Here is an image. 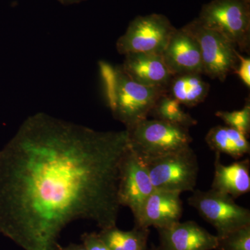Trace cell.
I'll return each mask as SVG.
<instances>
[{"instance_id": "3957f363", "label": "cell", "mask_w": 250, "mask_h": 250, "mask_svg": "<svg viewBox=\"0 0 250 250\" xmlns=\"http://www.w3.org/2000/svg\"><path fill=\"white\" fill-rule=\"evenodd\" d=\"M129 147L143 161L190 147L188 128L158 119H146L126 128Z\"/></svg>"}, {"instance_id": "5bb4252c", "label": "cell", "mask_w": 250, "mask_h": 250, "mask_svg": "<svg viewBox=\"0 0 250 250\" xmlns=\"http://www.w3.org/2000/svg\"><path fill=\"white\" fill-rule=\"evenodd\" d=\"M211 189L226 194L233 199L238 198L250 190V163L249 159L223 165L220 154L215 153L214 176Z\"/></svg>"}, {"instance_id": "7c38bea8", "label": "cell", "mask_w": 250, "mask_h": 250, "mask_svg": "<svg viewBox=\"0 0 250 250\" xmlns=\"http://www.w3.org/2000/svg\"><path fill=\"white\" fill-rule=\"evenodd\" d=\"M159 250H215L218 238L194 221L157 229Z\"/></svg>"}, {"instance_id": "cb8c5ba5", "label": "cell", "mask_w": 250, "mask_h": 250, "mask_svg": "<svg viewBox=\"0 0 250 250\" xmlns=\"http://www.w3.org/2000/svg\"><path fill=\"white\" fill-rule=\"evenodd\" d=\"M58 1L62 5L68 6V5L79 4V3L85 1V0H58Z\"/></svg>"}, {"instance_id": "e0dca14e", "label": "cell", "mask_w": 250, "mask_h": 250, "mask_svg": "<svg viewBox=\"0 0 250 250\" xmlns=\"http://www.w3.org/2000/svg\"><path fill=\"white\" fill-rule=\"evenodd\" d=\"M149 233L147 228L123 231L115 226L102 229L99 234L111 250H147Z\"/></svg>"}, {"instance_id": "44dd1931", "label": "cell", "mask_w": 250, "mask_h": 250, "mask_svg": "<svg viewBox=\"0 0 250 250\" xmlns=\"http://www.w3.org/2000/svg\"><path fill=\"white\" fill-rule=\"evenodd\" d=\"M81 240L87 250H111L99 233H83L81 236Z\"/></svg>"}, {"instance_id": "8992f818", "label": "cell", "mask_w": 250, "mask_h": 250, "mask_svg": "<svg viewBox=\"0 0 250 250\" xmlns=\"http://www.w3.org/2000/svg\"><path fill=\"white\" fill-rule=\"evenodd\" d=\"M184 27L196 39L200 46L204 74L213 80L224 82L234 72L238 64V51L218 31L205 27L197 18Z\"/></svg>"}, {"instance_id": "d4e9b609", "label": "cell", "mask_w": 250, "mask_h": 250, "mask_svg": "<svg viewBox=\"0 0 250 250\" xmlns=\"http://www.w3.org/2000/svg\"><path fill=\"white\" fill-rule=\"evenodd\" d=\"M149 250H159V248H156V246H152V248H151V249Z\"/></svg>"}, {"instance_id": "ac0fdd59", "label": "cell", "mask_w": 250, "mask_h": 250, "mask_svg": "<svg viewBox=\"0 0 250 250\" xmlns=\"http://www.w3.org/2000/svg\"><path fill=\"white\" fill-rule=\"evenodd\" d=\"M181 105L177 100L166 93L158 99L150 115L155 119L179 125L188 129L196 125V120L184 111Z\"/></svg>"}, {"instance_id": "7402d4cb", "label": "cell", "mask_w": 250, "mask_h": 250, "mask_svg": "<svg viewBox=\"0 0 250 250\" xmlns=\"http://www.w3.org/2000/svg\"><path fill=\"white\" fill-rule=\"evenodd\" d=\"M238 64L234 73L237 74L247 87L250 86V59L244 57L238 52Z\"/></svg>"}, {"instance_id": "30bf717a", "label": "cell", "mask_w": 250, "mask_h": 250, "mask_svg": "<svg viewBox=\"0 0 250 250\" xmlns=\"http://www.w3.org/2000/svg\"><path fill=\"white\" fill-rule=\"evenodd\" d=\"M161 56L173 76L186 73L204 74L200 46L184 27L176 29L172 33Z\"/></svg>"}, {"instance_id": "d6986e66", "label": "cell", "mask_w": 250, "mask_h": 250, "mask_svg": "<svg viewBox=\"0 0 250 250\" xmlns=\"http://www.w3.org/2000/svg\"><path fill=\"white\" fill-rule=\"evenodd\" d=\"M217 238L215 250H250V225Z\"/></svg>"}, {"instance_id": "8fae6325", "label": "cell", "mask_w": 250, "mask_h": 250, "mask_svg": "<svg viewBox=\"0 0 250 250\" xmlns=\"http://www.w3.org/2000/svg\"><path fill=\"white\" fill-rule=\"evenodd\" d=\"M181 193L154 190L143 205L139 220L135 227L156 229L172 226L180 222L183 214Z\"/></svg>"}, {"instance_id": "5b68a950", "label": "cell", "mask_w": 250, "mask_h": 250, "mask_svg": "<svg viewBox=\"0 0 250 250\" xmlns=\"http://www.w3.org/2000/svg\"><path fill=\"white\" fill-rule=\"evenodd\" d=\"M143 162L156 190L179 193L195 190L199 164L191 147Z\"/></svg>"}, {"instance_id": "6da1fadb", "label": "cell", "mask_w": 250, "mask_h": 250, "mask_svg": "<svg viewBox=\"0 0 250 250\" xmlns=\"http://www.w3.org/2000/svg\"><path fill=\"white\" fill-rule=\"evenodd\" d=\"M126 129L100 131L38 113L0 152V232L24 250H61L70 223L116 226Z\"/></svg>"}, {"instance_id": "9a60e30c", "label": "cell", "mask_w": 250, "mask_h": 250, "mask_svg": "<svg viewBox=\"0 0 250 250\" xmlns=\"http://www.w3.org/2000/svg\"><path fill=\"white\" fill-rule=\"evenodd\" d=\"M210 85L201 74L174 75L167 88V93L181 104L193 107L203 103L209 93Z\"/></svg>"}, {"instance_id": "9c48e42d", "label": "cell", "mask_w": 250, "mask_h": 250, "mask_svg": "<svg viewBox=\"0 0 250 250\" xmlns=\"http://www.w3.org/2000/svg\"><path fill=\"white\" fill-rule=\"evenodd\" d=\"M154 190L146 164L129 147L121 162L118 197L121 207H128L132 212L135 223Z\"/></svg>"}, {"instance_id": "ffe728a7", "label": "cell", "mask_w": 250, "mask_h": 250, "mask_svg": "<svg viewBox=\"0 0 250 250\" xmlns=\"http://www.w3.org/2000/svg\"><path fill=\"white\" fill-rule=\"evenodd\" d=\"M215 116L225 122L228 126L243 133L246 136L250 133V104L247 103L239 111H219Z\"/></svg>"}, {"instance_id": "4fadbf2b", "label": "cell", "mask_w": 250, "mask_h": 250, "mask_svg": "<svg viewBox=\"0 0 250 250\" xmlns=\"http://www.w3.org/2000/svg\"><path fill=\"white\" fill-rule=\"evenodd\" d=\"M123 71L136 83L167 89L173 75L160 54L134 52L125 54Z\"/></svg>"}, {"instance_id": "ba28073f", "label": "cell", "mask_w": 250, "mask_h": 250, "mask_svg": "<svg viewBox=\"0 0 250 250\" xmlns=\"http://www.w3.org/2000/svg\"><path fill=\"white\" fill-rule=\"evenodd\" d=\"M176 28L162 14L138 16L116 42L118 53H162Z\"/></svg>"}, {"instance_id": "52a82bcc", "label": "cell", "mask_w": 250, "mask_h": 250, "mask_svg": "<svg viewBox=\"0 0 250 250\" xmlns=\"http://www.w3.org/2000/svg\"><path fill=\"white\" fill-rule=\"evenodd\" d=\"M192 192L189 205L216 229L217 236L250 225V210L237 205L232 197L213 189Z\"/></svg>"}, {"instance_id": "7a4b0ae2", "label": "cell", "mask_w": 250, "mask_h": 250, "mask_svg": "<svg viewBox=\"0 0 250 250\" xmlns=\"http://www.w3.org/2000/svg\"><path fill=\"white\" fill-rule=\"evenodd\" d=\"M100 71L106 100L114 118L126 128L147 119L158 99L167 89L139 84L129 78L121 66L101 62Z\"/></svg>"}, {"instance_id": "603a6c76", "label": "cell", "mask_w": 250, "mask_h": 250, "mask_svg": "<svg viewBox=\"0 0 250 250\" xmlns=\"http://www.w3.org/2000/svg\"><path fill=\"white\" fill-rule=\"evenodd\" d=\"M61 250H87L83 244H77V243H70L67 246L62 247Z\"/></svg>"}, {"instance_id": "277c9868", "label": "cell", "mask_w": 250, "mask_h": 250, "mask_svg": "<svg viewBox=\"0 0 250 250\" xmlns=\"http://www.w3.org/2000/svg\"><path fill=\"white\" fill-rule=\"evenodd\" d=\"M197 18L225 36L237 49L249 53L250 0H213L202 6Z\"/></svg>"}, {"instance_id": "2e32d148", "label": "cell", "mask_w": 250, "mask_h": 250, "mask_svg": "<svg viewBox=\"0 0 250 250\" xmlns=\"http://www.w3.org/2000/svg\"><path fill=\"white\" fill-rule=\"evenodd\" d=\"M205 141L215 153L228 154L234 159H241L250 154L248 136L230 126H213L206 135Z\"/></svg>"}]
</instances>
